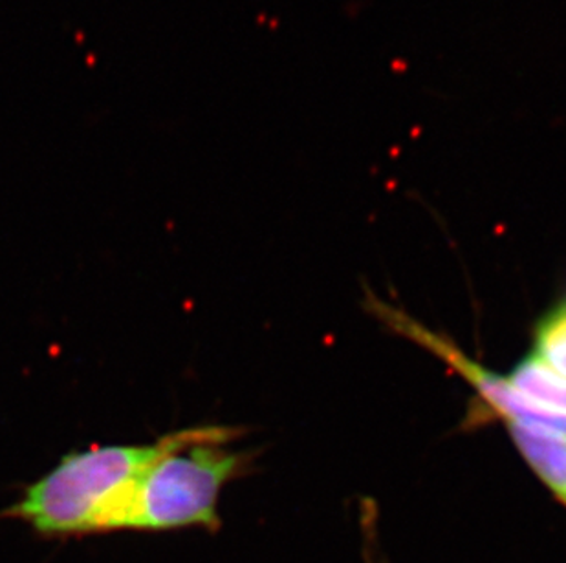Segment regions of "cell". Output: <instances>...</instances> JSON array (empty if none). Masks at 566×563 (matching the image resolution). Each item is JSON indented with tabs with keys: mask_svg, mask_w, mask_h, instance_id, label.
I'll return each instance as SVG.
<instances>
[{
	"mask_svg": "<svg viewBox=\"0 0 566 563\" xmlns=\"http://www.w3.org/2000/svg\"><path fill=\"white\" fill-rule=\"evenodd\" d=\"M237 437L230 426H197L161 437L160 454L128 500L122 531H217L222 489L252 461L247 452L230 448Z\"/></svg>",
	"mask_w": 566,
	"mask_h": 563,
	"instance_id": "obj_1",
	"label": "cell"
},
{
	"mask_svg": "<svg viewBox=\"0 0 566 563\" xmlns=\"http://www.w3.org/2000/svg\"><path fill=\"white\" fill-rule=\"evenodd\" d=\"M161 452L150 445H108L72 452L24 490L4 516L41 537H86L122 531L125 510L145 468Z\"/></svg>",
	"mask_w": 566,
	"mask_h": 563,
	"instance_id": "obj_2",
	"label": "cell"
},
{
	"mask_svg": "<svg viewBox=\"0 0 566 563\" xmlns=\"http://www.w3.org/2000/svg\"><path fill=\"white\" fill-rule=\"evenodd\" d=\"M378 308L381 317L387 320V325L401 331L418 344H422L423 348H428L431 353L453 368L460 378H464L479 392L482 401L490 404L493 412L506 421V425L541 428V431L554 432L566 437L565 412L541 408L524 397L510 379L490 372L479 362L471 361L470 357L464 355L457 346L449 344L448 340L434 336L433 331H429L415 320L407 319L406 315L398 314L395 309L384 308V306Z\"/></svg>",
	"mask_w": 566,
	"mask_h": 563,
	"instance_id": "obj_3",
	"label": "cell"
},
{
	"mask_svg": "<svg viewBox=\"0 0 566 563\" xmlns=\"http://www.w3.org/2000/svg\"><path fill=\"white\" fill-rule=\"evenodd\" d=\"M515 447L534 468L541 481L566 507V437L554 432L506 425Z\"/></svg>",
	"mask_w": 566,
	"mask_h": 563,
	"instance_id": "obj_4",
	"label": "cell"
},
{
	"mask_svg": "<svg viewBox=\"0 0 566 563\" xmlns=\"http://www.w3.org/2000/svg\"><path fill=\"white\" fill-rule=\"evenodd\" d=\"M513 386L541 408L565 412L566 378L537 353L524 357L510 375Z\"/></svg>",
	"mask_w": 566,
	"mask_h": 563,
	"instance_id": "obj_5",
	"label": "cell"
},
{
	"mask_svg": "<svg viewBox=\"0 0 566 563\" xmlns=\"http://www.w3.org/2000/svg\"><path fill=\"white\" fill-rule=\"evenodd\" d=\"M535 353L566 378V300L539 320L535 331Z\"/></svg>",
	"mask_w": 566,
	"mask_h": 563,
	"instance_id": "obj_6",
	"label": "cell"
}]
</instances>
